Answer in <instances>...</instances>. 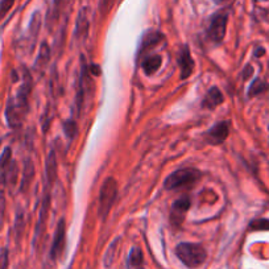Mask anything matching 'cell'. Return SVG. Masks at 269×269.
<instances>
[{
  "instance_id": "cell-1",
  "label": "cell",
  "mask_w": 269,
  "mask_h": 269,
  "mask_svg": "<svg viewBox=\"0 0 269 269\" xmlns=\"http://www.w3.org/2000/svg\"><path fill=\"white\" fill-rule=\"evenodd\" d=\"M175 255L188 268H197L202 265L207 257L206 249L196 243H180L175 247Z\"/></svg>"
},
{
  "instance_id": "cell-2",
  "label": "cell",
  "mask_w": 269,
  "mask_h": 269,
  "mask_svg": "<svg viewBox=\"0 0 269 269\" xmlns=\"http://www.w3.org/2000/svg\"><path fill=\"white\" fill-rule=\"evenodd\" d=\"M201 171L193 168L180 169L173 171L170 175L166 177L164 182V186L166 190L182 189V188H192L200 181Z\"/></svg>"
},
{
  "instance_id": "cell-3",
  "label": "cell",
  "mask_w": 269,
  "mask_h": 269,
  "mask_svg": "<svg viewBox=\"0 0 269 269\" xmlns=\"http://www.w3.org/2000/svg\"><path fill=\"white\" fill-rule=\"evenodd\" d=\"M118 196V182L114 177H107L106 181L101 188L99 194V218L105 220L111 211V207L114 205Z\"/></svg>"
},
{
  "instance_id": "cell-4",
  "label": "cell",
  "mask_w": 269,
  "mask_h": 269,
  "mask_svg": "<svg viewBox=\"0 0 269 269\" xmlns=\"http://www.w3.org/2000/svg\"><path fill=\"white\" fill-rule=\"evenodd\" d=\"M11 162H12V150L11 148H6L0 156V224L3 222L4 209H6L4 192H6V186H7V174Z\"/></svg>"
},
{
  "instance_id": "cell-5",
  "label": "cell",
  "mask_w": 269,
  "mask_h": 269,
  "mask_svg": "<svg viewBox=\"0 0 269 269\" xmlns=\"http://www.w3.org/2000/svg\"><path fill=\"white\" fill-rule=\"evenodd\" d=\"M226 28H227V15L218 14L210 21L209 39L213 42H222L226 36Z\"/></svg>"
},
{
  "instance_id": "cell-6",
  "label": "cell",
  "mask_w": 269,
  "mask_h": 269,
  "mask_svg": "<svg viewBox=\"0 0 269 269\" xmlns=\"http://www.w3.org/2000/svg\"><path fill=\"white\" fill-rule=\"evenodd\" d=\"M65 244H66V223H65V220L61 219L57 224L56 232L53 236L52 248H50V257L53 260H57L62 255Z\"/></svg>"
},
{
  "instance_id": "cell-7",
  "label": "cell",
  "mask_w": 269,
  "mask_h": 269,
  "mask_svg": "<svg viewBox=\"0 0 269 269\" xmlns=\"http://www.w3.org/2000/svg\"><path fill=\"white\" fill-rule=\"evenodd\" d=\"M177 62L181 70V79L189 78L194 70V60H193L189 46H182V49L180 50L177 56Z\"/></svg>"
},
{
  "instance_id": "cell-8",
  "label": "cell",
  "mask_w": 269,
  "mask_h": 269,
  "mask_svg": "<svg viewBox=\"0 0 269 269\" xmlns=\"http://www.w3.org/2000/svg\"><path fill=\"white\" fill-rule=\"evenodd\" d=\"M190 206H192V201L189 197H182L175 201L171 206V222L177 226L181 224L185 219V215L189 211Z\"/></svg>"
},
{
  "instance_id": "cell-9",
  "label": "cell",
  "mask_w": 269,
  "mask_h": 269,
  "mask_svg": "<svg viewBox=\"0 0 269 269\" xmlns=\"http://www.w3.org/2000/svg\"><path fill=\"white\" fill-rule=\"evenodd\" d=\"M164 35L161 33V32L157 31H152L148 32L147 35L144 36L143 41H141V46H140V54H143V53L149 52L152 48H154L156 45H158L161 41H164Z\"/></svg>"
},
{
  "instance_id": "cell-10",
  "label": "cell",
  "mask_w": 269,
  "mask_h": 269,
  "mask_svg": "<svg viewBox=\"0 0 269 269\" xmlns=\"http://www.w3.org/2000/svg\"><path fill=\"white\" fill-rule=\"evenodd\" d=\"M228 132H230L228 122H219L210 128L207 135H209L210 139H213L214 143H222L228 137Z\"/></svg>"
},
{
  "instance_id": "cell-11",
  "label": "cell",
  "mask_w": 269,
  "mask_h": 269,
  "mask_svg": "<svg viewBox=\"0 0 269 269\" xmlns=\"http://www.w3.org/2000/svg\"><path fill=\"white\" fill-rule=\"evenodd\" d=\"M6 118H7V122L12 128H16V127L20 126L21 120L24 118V114L20 111V110L15 106L12 98L8 101L7 103V110H6Z\"/></svg>"
},
{
  "instance_id": "cell-12",
  "label": "cell",
  "mask_w": 269,
  "mask_h": 269,
  "mask_svg": "<svg viewBox=\"0 0 269 269\" xmlns=\"http://www.w3.org/2000/svg\"><path fill=\"white\" fill-rule=\"evenodd\" d=\"M224 97L223 94H222V91L218 87H211L207 91L206 97L203 99V107L213 110L215 109V107H218L219 105H222Z\"/></svg>"
},
{
  "instance_id": "cell-13",
  "label": "cell",
  "mask_w": 269,
  "mask_h": 269,
  "mask_svg": "<svg viewBox=\"0 0 269 269\" xmlns=\"http://www.w3.org/2000/svg\"><path fill=\"white\" fill-rule=\"evenodd\" d=\"M161 63H162V58L160 56H157V54L148 56L141 61V69H143V71L147 75H152V74H154L160 69Z\"/></svg>"
},
{
  "instance_id": "cell-14",
  "label": "cell",
  "mask_w": 269,
  "mask_h": 269,
  "mask_svg": "<svg viewBox=\"0 0 269 269\" xmlns=\"http://www.w3.org/2000/svg\"><path fill=\"white\" fill-rule=\"evenodd\" d=\"M57 177V158H56V152L50 150V153L48 154L46 158V181L48 185L46 188H52L53 182Z\"/></svg>"
},
{
  "instance_id": "cell-15",
  "label": "cell",
  "mask_w": 269,
  "mask_h": 269,
  "mask_svg": "<svg viewBox=\"0 0 269 269\" xmlns=\"http://www.w3.org/2000/svg\"><path fill=\"white\" fill-rule=\"evenodd\" d=\"M33 175H35V168H33V164H32L31 158H29V160H25L24 164V173H23V178H21L20 185L21 192H27L28 190L32 180H33Z\"/></svg>"
},
{
  "instance_id": "cell-16",
  "label": "cell",
  "mask_w": 269,
  "mask_h": 269,
  "mask_svg": "<svg viewBox=\"0 0 269 269\" xmlns=\"http://www.w3.org/2000/svg\"><path fill=\"white\" fill-rule=\"evenodd\" d=\"M269 88V84L264 80H261L260 78H256L253 82L251 83L248 88V97L249 98H253V97H257V95L262 94V93H265L266 90Z\"/></svg>"
},
{
  "instance_id": "cell-17",
  "label": "cell",
  "mask_w": 269,
  "mask_h": 269,
  "mask_svg": "<svg viewBox=\"0 0 269 269\" xmlns=\"http://www.w3.org/2000/svg\"><path fill=\"white\" fill-rule=\"evenodd\" d=\"M50 60V49L49 46H48V44L46 42H42L41 45V49H40V54H39V58H37V61H36V67L39 69V66L44 67L48 63V61Z\"/></svg>"
},
{
  "instance_id": "cell-18",
  "label": "cell",
  "mask_w": 269,
  "mask_h": 269,
  "mask_svg": "<svg viewBox=\"0 0 269 269\" xmlns=\"http://www.w3.org/2000/svg\"><path fill=\"white\" fill-rule=\"evenodd\" d=\"M88 31V20L87 18H86V10L80 11L79 12V16H78V20H77V31H75V33H77V36H84L86 33H87Z\"/></svg>"
},
{
  "instance_id": "cell-19",
  "label": "cell",
  "mask_w": 269,
  "mask_h": 269,
  "mask_svg": "<svg viewBox=\"0 0 269 269\" xmlns=\"http://www.w3.org/2000/svg\"><path fill=\"white\" fill-rule=\"evenodd\" d=\"M63 132L69 140H73L78 132V127L74 120H66L63 123Z\"/></svg>"
},
{
  "instance_id": "cell-20",
  "label": "cell",
  "mask_w": 269,
  "mask_h": 269,
  "mask_svg": "<svg viewBox=\"0 0 269 269\" xmlns=\"http://www.w3.org/2000/svg\"><path fill=\"white\" fill-rule=\"evenodd\" d=\"M249 228L255 231H269V219H255L249 223Z\"/></svg>"
},
{
  "instance_id": "cell-21",
  "label": "cell",
  "mask_w": 269,
  "mask_h": 269,
  "mask_svg": "<svg viewBox=\"0 0 269 269\" xmlns=\"http://www.w3.org/2000/svg\"><path fill=\"white\" fill-rule=\"evenodd\" d=\"M130 262L133 266H140L143 264V253L139 248H133L130 253Z\"/></svg>"
},
{
  "instance_id": "cell-22",
  "label": "cell",
  "mask_w": 269,
  "mask_h": 269,
  "mask_svg": "<svg viewBox=\"0 0 269 269\" xmlns=\"http://www.w3.org/2000/svg\"><path fill=\"white\" fill-rule=\"evenodd\" d=\"M15 2L16 0H2V3H0V19H3L10 12L11 8L14 7Z\"/></svg>"
},
{
  "instance_id": "cell-23",
  "label": "cell",
  "mask_w": 269,
  "mask_h": 269,
  "mask_svg": "<svg viewBox=\"0 0 269 269\" xmlns=\"http://www.w3.org/2000/svg\"><path fill=\"white\" fill-rule=\"evenodd\" d=\"M114 0H99V10L102 15H107L111 10Z\"/></svg>"
},
{
  "instance_id": "cell-24",
  "label": "cell",
  "mask_w": 269,
  "mask_h": 269,
  "mask_svg": "<svg viewBox=\"0 0 269 269\" xmlns=\"http://www.w3.org/2000/svg\"><path fill=\"white\" fill-rule=\"evenodd\" d=\"M0 269H8V251L3 249L0 253Z\"/></svg>"
},
{
  "instance_id": "cell-25",
  "label": "cell",
  "mask_w": 269,
  "mask_h": 269,
  "mask_svg": "<svg viewBox=\"0 0 269 269\" xmlns=\"http://www.w3.org/2000/svg\"><path fill=\"white\" fill-rule=\"evenodd\" d=\"M90 73L93 74V75H101V66L99 65H97V63H93V65H90Z\"/></svg>"
},
{
  "instance_id": "cell-26",
  "label": "cell",
  "mask_w": 269,
  "mask_h": 269,
  "mask_svg": "<svg viewBox=\"0 0 269 269\" xmlns=\"http://www.w3.org/2000/svg\"><path fill=\"white\" fill-rule=\"evenodd\" d=\"M252 73H253V67H252L251 65H247V66L244 67V73H243V79H248V78L252 75Z\"/></svg>"
},
{
  "instance_id": "cell-27",
  "label": "cell",
  "mask_w": 269,
  "mask_h": 269,
  "mask_svg": "<svg viewBox=\"0 0 269 269\" xmlns=\"http://www.w3.org/2000/svg\"><path fill=\"white\" fill-rule=\"evenodd\" d=\"M264 54H265V49H264V48H257V49H256L255 57H261L264 56Z\"/></svg>"
},
{
  "instance_id": "cell-28",
  "label": "cell",
  "mask_w": 269,
  "mask_h": 269,
  "mask_svg": "<svg viewBox=\"0 0 269 269\" xmlns=\"http://www.w3.org/2000/svg\"><path fill=\"white\" fill-rule=\"evenodd\" d=\"M61 3H62V0H54V4H56V6H60Z\"/></svg>"
},
{
  "instance_id": "cell-29",
  "label": "cell",
  "mask_w": 269,
  "mask_h": 269,
  "mask_svg": "<svg viewBox=\"0 0 269 269\" xmlns=\"http://www.w3.org/2000/svg\"><path fill=\"white\" fill-rule=\"evenodd\" d=\"M217 3H224V2H227V0H215Z\"/></svg>"
},
{
  "instance_id": "cell-30",
  "label": "cell",
  "mask_w": 269,
  "mask_h": 269,
  "mask_svg": "<svg viewBox=\"0 0 269 269\" xmlns=\"http://www.w3.org/2000/svg\"><path fill=\"white\" fill-rule=\"evenodd\" d=\"M137 269H143V268H137Z\"/></svg>"
}]
</instances>
